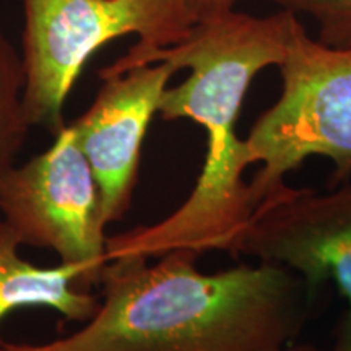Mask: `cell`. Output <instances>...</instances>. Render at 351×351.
<instances>
[{
  "instance_id": "3",
  "label": "cell",
  "mask_w": 351,
  "mask_h": 351,
  "mask_svg": "<svg viewBox=\"0 0 351 351\" xmlns=\"http://www.w3.org/2000/svg\"><path fill=\"white\" fill-rule=\"evenodd\" d=\"M278 69L282 95L244 138L249 163H262L249 182L256 210L309 156L332 161V184L351 178V47L311 39L298 21Z\"/></svg>"
},
{
  "instance_id": "12",
  "label": "cell",
  "mask_w": 351,
  "mask_h": 351,
  "mask_svg": "<svg viewBox=\"0 0 351 351\" xmlns=\"http://www.w3.org/2000/svg\"><path fill=\"white\" fill-rule=\"evenodd\" d=\"M0 351H46L43 345H28V343H8L0 341Z\"/></svg>"
},
{
  "instance_id": "8",
  "label": "cell",
  "mask_w": 351,
  "mask_h": 351,
  "mask_svg": "<svg viewBox=\"0 0 351 351\" xmlns=\"http://www.w3.org/2000/svg\"><path fill=\"white\" fill-rule=\"evenodd\" d=\"M20 247L0 218V326L7 315L23 307L52 309L69 322H88L98 313L99 296L86 288L82 267H38L20 256Z\"/></svg>"
},
{
  "instance_id": "7",
  "label": "cell",
  "mask_w": 351,
  "mask_h": 351,
  "mask_svg": "<svg viewBox=\"0 0 351 351\" xmlns=\"http://www.w3.org/2000/svg\"><path fill=\"white\" fill-rule=\"evenodd\" d=\"M174 73L156 62L103 78L91 106L69 124L98 182L106 228L129 212L145 137Z\"/></svg>"
},
{
  "instance_id": "10",
  "label": "cell",
  "mask_w": 351,
  "mask_h": 351,
  "mask_svg": "<svg viewBox=\"0 0 351 351\" xmlns=\"http://www.w3.org/2000/svg\"><path fill=\"white\" fill-rule=\"evenodd\" d=\"M295 15H306L317 26V39L333 47H351V0H256Z\"/></svg>"
},
{
  "instance_id": "1",
  "label": "cell",
  "mask_w": 351,
  "mask_h": 351,
  "mask_svg": "<svg viewBox=\"0 0 351 351\" xmlns=\"http://www.w3.org/2000/svg\"><path fill=\"white\" fill-rule=\"evenodd\" d=\"M300 19L287 10L267 16L230 12L195 21L182 41L166 47L134 44L99 70L101 78L140 65L165 62L191 70L161 96L163 121L189 119L207 134V153L195 186L168 217L108 236L106 258H158L173 251L226 252L238 257L256 213L243 174L251 166L245 140L238 137L239 112L258 72L283 60Z\"/></svg>"
},
{
  "instance_id": "6",
  "label": "cell",
  "mask_w": 351,
  "mask_h": 351,
  "mask_svg": "<svg viewBox=\"0 0 351 351\" xmlns=\"http://www.w3.org/2000/svg\"><path fill=\"white\" fill-rule=\"evenodd\" d=\"M239 256L293 270L311 302L320 285L333 280L348 304L328 351H351V179L319 194L288 187L258 205Z\"/></svg>"
},
{
  "instance_id": "11",
  "label": "cell",
  "mask_w": 351,
  "mask_h": 351,
  "mask_svg": "<svg viewBox=\"0 0 351 351\" xmlns=\"http://www.w3.org/2000/svg\"><path fill=\"white\" fill-rule=\"evenodd\" d=\"M236 2L238 0H186V5L192 12V15L195 16V20L199 21L232 10Z\"/></svg>"
},
{
  "instance_id": "2",
  "label": "cell",
  "mask_w": 351,
  "mask_h": 351,
  "mask_svg": "<svg viewBox=\"0 0 351 351\" xmlns=\"http://www.w3.org/2000/svg\"><path fill=\"white\" fill-rule=\"evenodd\" d=\"M199 254L109 261L99 309L46 351H270L300 335L313 302L293 270L274 263L204 274Z\"/></svg>"
},
{
  "instance_id": "9",
  "label": "cell",
  "mask_w": 351,
  "mask_h": 351,
  "mask_svg": "<svg viewBox=\"0 0 351 351\" xmlns=\"http://www.w3.org/2000/svg\"><path fill=\"white\" fill-rule=\"evenodd\" d=\"M25 86L21 52L0 32V186L16 166L33 127L26 114Z\"/></svg>"
},
{
  "instance_id": "13",
  "label": "cell",
  "mask_w": 351,
  "mask_h": 351,
  "mask_svg": "<svg viewBox=\"0 0 351 351\" xmlns=\"http://www.w3.org/2000/svg\"><path fill=\"white\" fill-rule=\"evenodd\" d=\"M270 351H328V350H322V348H319V346L311 345V343H301V345L289 343V345L280 346V348H275Z\"/></svg>"
},
{
  "instance_id": "5",
  "label": "cell",
  "mask_w": 351,
  "mask_h": 351,
  "mask_svg": "<svg viewBox=\"0 0 351 351\" xmlns=\"http://www.w3.org/2000/svg\"><path fill=\"white\" fill-rule=\"evenodd\" d=\"M0 213L21 245L82 267L88 289L99 283L108 263L99 189L69 125L46 152L10 169L0 186Z\"/></svg>"
},
{
  "instance_id": "4",
  "label": "cell",
  "mask_w": 351,
  "mask_h": 351,
  "mask_svg": "<svg viewBox=\"0 0 351 351\" xmlns=\"http://www.w3.org/2000/svg\"><path fill=\"white\" fill-rule=\"evenodd\" d=\"M25 106L29 124L57 134L83 67L96 51L135 34V44L166 47L182 41L195 16L186 0H21Z\"/></svg>"
}]
</instances>
